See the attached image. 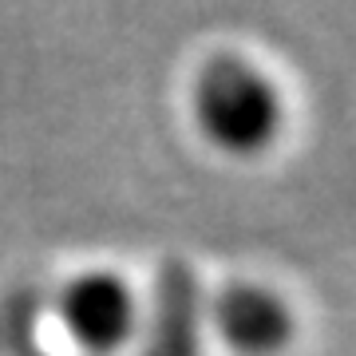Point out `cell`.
Masks as SVG:
<instances>
[{
    "label": "cell",
    "instance_id": "1",
    "mask_svg": "<svg viewBox=\"0 0 356 356\" xmlns=\"http://www.w3.org/2000/svg\"><path fill=\"white\" fill-rule=\"evenodd\" d=\"M194 123L206 139L229 154H257L277 139V88L242 56H210L191 88Z\"/></svg>",
    "mask_w": 356,
    "mask_h": 356
},
{
    "label": "cell",
    "instance_id": "2",
    "mask_svg": "<svg viewBox=\"0 0 356 356\" xmlns=\"http://www.w3.org/2000/svg\"><path fill=\"white\" fill-rule=\"evenodd\" d=\"M60 321L79 348L115 353L135 332V293L107 269L79 273L60 297Z\"/></svg>",
    "mask_w": 356,
    "mask_h": 356
},
{
    "label": "cell",
    "instance_id": "3",
    "mask_svg": "<svg viewBox=\"0 0 356 356\" xmlns=\"http://www.w3.org/2000/svg\"><path fill=\"white\" fill-rule=\"evenodd\" d=\"M214 325L229 348H238L245 356H269L293 337V317L285 301L254 281H234L218 293Z\"/></svg>",
    "mask_w": 356,
    "mask_h": 356
},
{
    "label": "cell",
    "instance_id": "4",
    "mask_svg": "<svg viewBox=\"0 0 356 356\" xmlns=\"http://www.w3.org/2000/svg\"><path fill=\"white\" fill-rule=\"evenodd\" d=\"M202 289L186 261H166L154 277L151 325L139 356H198Z\"/></svg>",
    "mask_w": 356,
    "mask_h": 356
}]
</instances>
